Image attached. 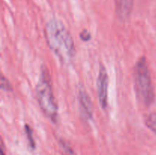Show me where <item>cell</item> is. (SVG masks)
<instances>
[{
  "instance_id": "obj_1",
  "label": "cell",
  "mask_w": 156,
  "mask_h": 155,
  "mask_svg": "<svg viewBox=\"0 0 156 155\" xmlns=\"http://www.w3.org/2000/svg\"><path fill=\"white\" fill-rule=\"evenodd\" d=\"M46 36L50 48L63 62H69L76 55L74 40L64 24L57 19L50 20L46 26Z\"/></svg>"
},
{
  "instance_id": "obj_6",
  "label": "cell",
  "mask_w": 156,
  "mask_h": 155,
  "mask_svg": "<svg viewBox=\"0 0 156 155\" xmlns=\"http://www.w3.org/2000/svg\"><path fill=\"white\" fill-rule=\"evenodd\" d=\"M116 12L119 18L124 21L130 15L133 7V0H115Z\"/></svg>"
},
{
  "instance_id": "obj_7",
  "label": "cell",
  "mask_w": 156,
  "mask_h": 155,
  "mask_svg": "<svg viewBox=\"0 0 156 155\" xmlns=\"http://www.w3.org/2000/svg\"><path fill=\"white\" fill-rule=\"evenodd\" d=\"M146 124L149 129L156 134V112L150 113L146 117Z\"/></svg>"
},
{
  "instance_id": "obj_10",
  "label": "cell",
  "mask_w": 156,
  "mask_h": 155,
  "mask_svg": "<svg viewBox=\"0 0 156 155\" xmlns=\"http://www.w3.org/2000/svg\"><path fill=\"white\" fill-rule=\"evenodd\" d=\"M80 36H81V39H82V40L86 41V42L87 41L90 40V39H91V34H90V33L87 30H84L81 33Z\"/></svg>"
},
{
  "instance_id": "obj_2",
  "label": "cell",
  "mask_w": 156,
  "mask_h": 155,
  "mask_svg": "<svg viewBox=\"0 0 156 155\" xmlns=\"http://www.w3.org/2000/svg\"><path fill=\"white\" fill-rule=\"evenodd\" d=\"M135 90L138 99L145 106H149L154 101V90L150 72L146 58H140L134 68Z\"/></svg>"
},
{
  "instance_id": "obj_4",
  "label": "cell",
  "mask_w": 156,
  "mask_h": 155,
  "mask_svg": "<svg viewBox=\"0 0 156 155\" xmlns=\"http://www.w3.org/2000/svg\"><path fill=\"white\" fill-rule=\"evenodd\" d=\"M108 85L109 78L108 71L105 65H101L99 67L98 75L97 78V92L99 103L103 109H105L108 106Z\"/></svg>"
},
{
  "instance_id": "obj_5",
  "label": "cell",
  "mask_w": 156,
  "mask_h": 155,
  "mask_svg": "<svg viewBox=\"0 0 156 155\" xmlns=\"http://www.w3.org/2000/svg\"><path fill=\"white\" fill-rule=\"evenodd\" d=\"M78 99L81 112L86 119L91 120L93 117V106L88 92L83 86L78 89Z\"/></svg>"
},
{
  "instance_id": "obj_8",
  "label": "cell",
  "mask_w": 156,
  "mask_h": 155,
  "mask_svg": "<svg viewBox=\"0 0 156 155\" xmlns=\"http://www.w3.org/2000/svg\"><path fill=\"white\" fill-rule=\"evenodd\" d=\"M60 146L61 148H62L63 155H75L74 151L72 150V148L69 147V145L68 144H66V142H63V141H61Z\"/></svg>"
},
{
  "instance_id": "obj_9",
  "label": "cell",
  "mask_w": 156,
  "mask_h": 155,
  "mask_svg": "<svg viewBox=\"0 0 156 155\" xmlns=\"http://www.w3.org/2000/svg\"><path fill=\"white\" fill-rule=\"evenodd\" d=\"M25 132H26V134H27V138H28V141L29 142H30V146L34 148L35 144H34V138H33V134H32L31 129H30V127L28 126V125H26L25 126Z\"/></svg>"
},
{
  "instance_id": "obj_3",
  "label": "cell",
  "mask_w": 156,
  "mask_h": 155,
  "mask_svg": "<svg viewBox=\"0 0 156 155\" xmlns=\"http://www.w3.org/2000/svg\"><path fill=\"white\" fill-rule=\"evenodd\" d=\"M36 94L38 103L42 111L48 118L55 122L58 117L57 104L50 81L44 73H42V75L37 84Z\"/></svg>"
}]
</instances>
